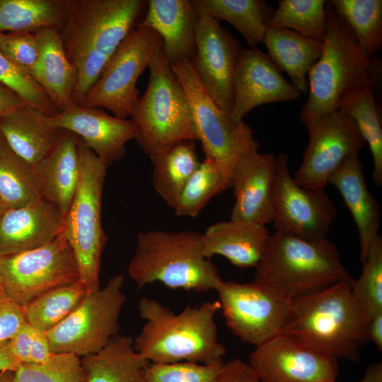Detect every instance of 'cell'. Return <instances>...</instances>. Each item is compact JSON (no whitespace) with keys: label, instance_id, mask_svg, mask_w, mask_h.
Masks as SVG:
<instances>
[{"label":"cell","instance_id":"cell-1","mask_svg":"<svg viewBox=\"0 0 382 382\" xmlns=\"http://www.w3.org/2000/svg\"><path fill=\"white\" fill-rule=\"evenodd\" d=\"M146 3L72 0L69 18L59 33L66 55L77 72L74 103L81 104L119 45L139 23Z\"/></svg>","mask_w":382,"mask_h":382},{"label":"cell","instance_id":"cell-2","mask_svg":"<svg viewBox=\"0 0 382 382\" xmlns=\"http://www.w3.org/2000/svg\"><path fill=\"white\" fill-rule=\"evenodd\" d=\"M144 324L134 339L135 350L150 363L192 362L221 366L226 349L218 339V301L186 306L178 313L157 300L143 297L138 305Z\"/></svg>","mask_w":382,"mask_h":382},{"label":"cell","instance_id":"cell-3","mask_svg":"<svg viewBox=\"0 0 382 382\" xmlns=\"http://www.w3.org/2000/svg\"><path fill=\"white\" fill-rule=\"evenodd\" d=\"M352 279L292 299L283 334L325 355L357 362L360 349L369 340L352 291Z\"/></svg>","mask_w":382,"mask_h":382},{"label":"cell","instance_id":"cell-4","mask_svg":"<svg viewBox=\"0 0 382 382\" xmlns=\"http://www.w3.org/2000/svg\"><path fill=\"white\" fill-rule=\"evenodd\" d=\"M127 272L139 289L159 282L171 289L202 293L216 290L222 281L204 254L202 233L187 230L138 233Z\"/></svg>","mask_w":382,"mask_h":382},{"label":"cell","instance_id":"cell-5","mask_svg":"<svg viewBox=\"0 0 382 382\" xmlns=\"http://www.w3.org/2000/svg\"><path fill=\"white\" fill-rule=\"evenodd\" d=\"M326 31L320 58L308 75V97L301 113L323 116L338 110L343 96L356 87L381 81V60L359 46L342 17L327 1Z\"/></svg>","mask_w":382,"mask_h":382},{"label":"cell","instance_id":"cell-6","mask_svg":"<svg viewBox=\"0 0 382 382\" xmlns=\"http://www.w3.org/2000/svg\"><path fill=\"white\" fill-rule=\"evenodd\" d=\"M255 268L254 281L291 299L352 279L336 246L326 238L307 240L278 231L270 236Z\"/></svg>","mask_w":382,"mask_h":382},{"label":"cell","instance_id":"cell-7","mask_svg":"<svg viewBox=\"0 0 382 382\" xmlns=\"http://www.w3.org/2000/svg\"><path fill=\"white\" fill-rule=\"evenodd\" d=\"M147 88L130 115L137 129V141L149 157L183 141L197 140L183 86L162 47L149 66Z\"/></svg>","mask_w":382,"mask_h":382},{"label":"cell","instance_id":"cell-8","mask_svg":"<svg viewBox=\"0 0 382 382\" xmlns=\"http://www.w3.org/2000/svg\"><path fill=\"white\" fill-rule=\"evenodd\" d=\"M79 180L64 216L63 233L76 260L79 282L88 293L100 288L103 250L108 241L101 222V204L107 165L82 141L77 144Z\"/></svg>","mask_w":382,"mask_h":382},{"label":"cell","instance_id":"cell-9","mask_svg":"<svg viewBox=\"0 0 382 382\" xmlns=\"http://www.w3.org/2000/svg\"><path fill=\"white\" fill-rule=\"evenodd\" d=\"M172 69L186 95L197 140L206 158L233 175L238 161L245 154L258 151L260 144L251 127L242 121L235 123L205 91L189 60Z\"/></svg>","mask_w":382,"mask_h":382},{"label":"cell","instance_id":"cell-10","mask_svg":"<svg viewBox=\"0 0 382 382\" xmlns=\"http://www.w3.org/2000/svg\"><path fill=\"white\" fill-rule=\"evenodd\" d=\"M125 279L111 277L98 290L88 293L59 325L47 332L52 354L71 353L80 358L103 348L119 334V318L126 297Z\"/></svg>","mask_w":382,"mask_h":382},{"label":"cell","instance_id":"cell-11","mask_svg":"<svg viewBox=\"0 0 382 382\" xmlns=\"http://www.w3.org/2000/svg\"><path fill=\"white\" fill-rule=\"evenodd\" d=\"M161 47L162 40L156 31L137 25L119 45L80 105L105 108L121 119L130 117L139 98L137 80Z\"/></svg>","mask_w":382,"mask_h":382},{"label":"cell","instance_id":"cell-12","mask_svg":"<svg viewBox=\"0 0 382 382\" xmlns=\"http://www.w3.org/2000/svg\"><path fill=\"white\" fill-rule=\"evenodd\" d=\"M216 291L227 327L243 342L256 347L284 333L292 299L254 280H222Z\"/></svg>","mask_w":382,"mask_h":382},{"label":"cell","instance_id":"cell-13","mask_svg":"<svg viewBox=\"0 0 382 382\" xmlns=\"http://www.w3.org/2000/svg\"><path fill=\"white\" fill-rule=\"evenodd\" d=\"M3 291L21 306L79 280L78 264L63 232L39 248L0 257Z\"/></svg>","mask_w":382,"mask_h":382},{"label":"cell","instance_id":"cell-14","mask_svg":"<svg viewBox=\"0 0 382 382\" xmlns=\"http://www.w3.org/2000/svg\"><path fill=\"white\" fill-rule=\"evenodd\" d=\"M300 120L309 140L293 178L301 187L325 188L330 175L366 142L352 118L340 110L323 116L300 113Z\"/></svg>","mask_w":382,"mask_h":382},{"label":"cell","instance_id":"cell-15","mask_svg":"<svg viewBox=\"0 0 382 382\" xmlns=\"http://www.w3.org/2000/svg\"><path fill=\"white\" fill-rule=\"evenodd\" d=\"M337 214L335 203L323 187L299 185L289 168V156H276L274 185L275 231L303 239L326 238Z\"/></svg>","mask_w":382,"mask_h":382},{"label":"cell","instance_id":"cell-16","mask_svg":"<svg viewBox=\"0 0 382 382\" xmlns=\"http://www.w3.org/2000/svg\"><path fill=\"white\" fill-rule=\"evenodd\" d=\"M197 10L195 52L190 62L205 91L230 115L234 74L242 48L238 40L218 21Z\"/></svg>","mask_w":382,"mask_h":382},{"label":"cell","instance_id":"cell-17","mask_svg":"<svg viewBox=\"0 0 382 382\" xmlns=\"http://www.w3.org/2000/svg\"><path fill=\"white\" fill-rule=\"evenodd\" d=\"M248 364L260 382H332L337 359L282 334L256 346Z\"/></svg>","mask_w":382,"mask_h":382},{"label":"cell","instance_id":"cell-18","mask_svg":"<svg viewBox=\"0 0 382 382\" xmlns=\"http://www.w3.org/2000/svg\"><path fill=\"white\" fill-rule=\"evenodd\" d=\"M301 93L281 74L268 54L257 47L242 48L233 78V103L230 114L241 122L254 108L265 103L297 99Z\"/></svg>","mask_w":382,"mask_h":382},{"label":"cell","instance_id":"cell-19","mask_svg":"<svg viewBox=\"0 0 382 382\" xmlns=\"http://www.w3.org/2000/svg\"><path fill=\"white\" fill-rule=\"evenodd\" d=\"M51 120L56 127L81 137L107 166L120 161L126 152L127 143L137 137V126L132 120L74 103L51 116Z\"/></svg>","mask_w":382,"mask_h":382},{"label":"cell","instance_id":"cell-20","mask_svg":"<svg viewBox=\"0 0 382 382\" xmlns=\"http://www.w3.org/2000/svg\"><path fill=\"white\" fill-rule=\"evenodd\" d=\"M276 155L258 151L243 155L234 166L235 202L231 218L266 226L272 222Z\"/></svg>","mask_w":382,"mask_h":382},{"label":"cell","instance_id":"cell-21","mask_svg":"<svg viewBox=\"0 0 382 382\" xmlns=\"http://www.w3.org/2000/svg\"><path fill=\"white\" fill-rule=\"evenodd\" d=\"M64 215L43 197L8 209L0 219V257L33 250L59 236Z\"/></svg>","mask_w":382,"mask_h":382},{"label":"cell","instance_id":"cell-22","mask_svg":"<svg viewBox=\"0 0 382 382\" xmlns=\"http://www.w3.org/2000/svg\"><path fill=\"white\" fill-rule=\"evenodd\" d=\"M197 15L192 0H149L146 14L137 25L159 35L164 54L172 66L192 59Z\"/></svg>","mask_w":382,"mask_h":382},{"label":"cell","instance_id":"cell-23","mask_svg":"<svg viewBox=\"0 0 382 382\" xmlns=\"http://www.w3.org/2000/svg\"><path fill=\"white\" fill-rule=\"evenodd\" d=\"M328 184L338 190L353 217L359 236V260L363 263L370 245L379 236L381 213L369 190L358 155L344 161L330 175Z\"/></svg>","mask_w":382,"mask_h":382},{"label":"cell","instance_id":"cell-24","mask_svg":"<svg viewBox=\"0 0 382 382\" xmlns=\"http://www.w3.org/2000/svg\"><path fill=\"white\" fill-rule=\"evenodd\" d=\"M65 131L52 122L51 116L29 105L0 116V134L9 147L32 166L52 149Z\"/></svg>","mask_w":382,"mask_h":382},{"label":"cell","instance_id":"cell-25","mask_svg":"<svg viewBox=\"0 0 382 382\" xmlns=\"http://www.w3.org/2000/svg\"><path fill=\"white\" fill-rule=\"evenodd\" d=\"M270 236L266 226L230 219L209 226L202 233L203 252L209 259L218 255L240 268L255 267Z\"/></svg>","mask_w":382,"mask_h":382},{"label":"cell","instance_id":"cell-26","mask_svg":"<svg viewBox=\"0 0 382 382\" xmlns=\"http://www.w3.org/2000/svg\"><path fill=\"white\" fill-rule=\"evenodd\" d=\"M78 141L74 134L65 131L52 149L33 166L41 196L64 216L79 180Z\"/></svg>","mask_w":382,"mask_h":382},{"label":"cell","instance_id":"cell-27","mask_svg":"<svg viewBox=\"0 0 382 382\" xmlns=\"http://www.w3.org/2000/svg\"><path fill=\"white\" fill-rule=\"evenodd\" d=\"M35 33L40 50L31 76L60 112L73 103L77 72L66 55L58 31L44 29Z\"/></svg>","mask_w":382,"mask_h":382},{"label":"cell","instance_id":"cell-28","mask_svg":"<svg viewBox=\"0 0 382 382\" xmlns=\"http://www.w3.org/2000/svg\"><path fill=\"white\" fill-rule=\"evenodd\" d=\"M262 42L279 70L289 76L291 83L301 93H308L307 77L321 55L323 42L290 29L267 28Z\"/></svg>","mask_w":382,"mask_h":382},{"label":"cell","instance_id":"cell-29","mask_svg":"<svg viewBox=\"0 0 382 382\" xmlns=\"http://www.w3.org/2000/svg\"><path fill=\"white\" fill-rule=\"evenodd\" d=\"M133 340L118 334L100 351L81 357L87 382H146L150 362L135 350Z\"/></svg>","mask_w":382,"mask_h":382},{"label":"cell","instance_id":"cell-30","mask_svg":"<svg viewBox=\"0 0 382 382\" xmlns=\"http://www.w3.org/2000/svg\"><path fill=\"white\" fill-rule=\"evenodd\" d=\"M71 4L72 0H0V33L59 32Z\"/></svg>","mask_w":382,"mask_h":382},{"label":"cell","instance_id":"cell-31","mask_svg":"<svg viewBox=\"0 0 382 382\" xmlns=\"http://www.w3.org/2000/svg\"><path fill=\"white\" fill-rule=\"evenodd\" d=\"M370 82L363 83L347 93L341 98L338 110L352 118L368 144L373 158L372 180L382 185V126L376 101L374 89Z\"/></svg>","mask_w":382,"mask_h":382},{"label":"cell","instance_id":"cell-32","mask_svg":"<svg viewBox=\"0 0 382 382\" xmlns=\"http://www.w3.org/2000/svg\"><path fill=\"white\" fill-rule=\"evenodd\" d=\"M152 183L156 192L174 208L184 187L198 168L199 159L194 141H183L151 156Z\"/></svg>","mask_w":382,"mask_h":382},{"label":"cell","instance_id":"cell-33","mask_svg":"<svg viewBox=\"0 0 382 382\" xmlns=\"http://www.w3.org/2000/svg\"><path fill=\"white\" fill-rule=\"evenodd\" d=\"M195 6L219 22L224 20L242 35L250 48L263 42L274 9L263 0H192Z\"/></svg>","mask_w":382,"mask_h":382},{"label":"cell","instance_id":"cell-34","mask_svg":"<svg viewBox=\"0 0 382 382\" xmlns=\"http://www.w3.org/2000/svg\"><path fill=\"white\" fill-rule=\"evenodd\" d=\"M41 197L33 166L0 134V199L7 209H13Z\"/></svg>","mask_w":382,"mask_h":382},{"label":"cell","instance_id":"cell-35","mask_svg":"<svg viewBox=\"0 0 382 382\" xmlns=\"http://www.w3.org/2000/svg\"><path fill=\"white\" fill-rule=\"evenodd\" d=\"M232 187V174L214 161L206 158L188 180L173 208L179 216L195 217L209 200Z\"/></svg>","mask_w":382,"mask_h":382},{"label":"cell","instance_id":"cell-36","mask_svg":"<svg viewBox=\"0 0 382 382\" xmlns=\"http://www.w3.org/2000/svg\"><path fill=\"white\" fill-rule=\"evenodd\" d=\"M87 294L79 280L52 289L24 306L26 322L35 330L47 332L63 321Z\"/></svg>","mask_w":382,"mask_h":382},{"label":"cell","instance_id":"cell-37","mask_svg":"<svg viewBox=\"0 0 382 382\" xmlns=\"http://www.w3.org/2000/svg\"><path fill=\"white\" fill-rule=\"evenodd\" d=\"M328 3L342 17L366 54L374 56L381 50V0H331Z\"/></svg>","mask_w":382,"mask_h":382},{"label":"cell","instance_id":"cell-38","mask_svg":"<svg viewBox=\"0 0 382 382\" xmlns=\"http://www.w3.org/2000/svg\"><path fill=\"white\" fill-rule=\"evenodd\" d=\"M324 0H279L267 23V28L292 30L308 38L322 41L326 31Z\"/></svg>","mask_w":382,"mask_h":382},{"label":"cell","instance_id":"cell-39","mask_svg":"<svg viewBox=\"0 0 382 382\" xmlns=\"http://www.w3.org/2000/svg\"><path fill=\"white\" fill-rule=\"evenodd\" d=\"M360 276L352 279V291L361 311L366 325L382 313V238L379 235L370 245L362 263Z\"/></svg>","mask_w":382,"mask_h":382},{"label":"cell","instance_id":"cell-40","mask_svg":"<svg viewBox=\"0 0 382 382\" xmlns=\"http://www.w3.org/2000/svg\"><path fill=\"white\" fill-rule=\"evenodd\" d=\"M13 382H87L81 358L71 353L53 354L44 363H21Z\"/></svg>","mask_w":382,"mask_h":382},{"label":"cell","instance_id":"cell-41","mask_svg":"<svg viewBox=\"0 0 382 382\" xmlns=\"http://www.w3.org/2000/svg\"><path fill=\"white\" fill-rule=\"evenodd\" d=\"M0 83L16 92L29 105L42 110L48 115L54 116L59 112L33 76L8 59L1 50Z\"/></svg>","mask_w":382,"mask_h":382},{"label":"cell","instance_id":"cell-42","mask_svg":"<svg viewBox=\"0 0 382 382\" xmlns=\"http://www.w3.org/2000/svg\"><path fill=\"white\" fill-rule=\"evenodd\" d=\"M192 362L150 363L146 382H212L219 367Z\"/></svg>","mask_w":382,"mask_h":382},{"label":"cell","instance_id":"cell-43","mask_svg":"<svg viewBox=\"0 0 382 382\" xmlns=\"http://www.w3.org/2000/svg\"><path fill=\"white\" fill-rule=\"evenodd\" d=\"M0 50L17 66L31 75L40 47L36 33H0Z\"/></svg>","mask_w":382,"mask_h":382},{"label":"cell","instance_id":"cell-44","mask_svg":"<svg viewBox=\"0 0 382 382\" xmlns=\"http://www.w3.org/2000/svg\"><path fill=\"white\" fill-rule=\"evenodd\" d=\"M26 323L24 307L0 289V346L7 343Z\"/></svg>","mask_w":382,"mask_h":382},{"label":"cell","instance_id":"cell-45","mask_svg":"<svg viewBox=\"0 0 382 382\" xmlns=\"http://www.w3.org/2000/svg\"><path fill=\"white\" fill-rule=\"evenodd\" d=\"M212 382H260L249 364L240 359L224 362Z\"/></svg>","mask_w":382,"mask_h":382},{"label":"cell","instance_id":"cell-46","mask_svg":"<svg viewBox=\"0 0 382 382\" xmlns=\"http://www.w3.org/2000/svg\"><path fill=\"white\" fill-rule=\"evenodd\" d=\"M35 329L25 323L8 342L12 354L21 363H30V349Z\"/></svg>","mask_w":382,"mask_h":382},{"label":"cell","instance_id":"cell-47","mask_svg":"<svg viewBox=\"0 0 382 382\" xmlns=\"http://www.w3.org/2000/svg\"><path fill=\"white\" fill-rule=\"evenodd\" d=\"M52 354L46 332L35 329L30 349V363H44Z\"/></svg>","mask_w":382,"mask_h":382},{"label":"cell","instance_id":"cell-48","mask_svg":"<svg viewBox=\"0 0 382 382\" xmlns=\"http://www.w3.org/2000/svg\"><path fill=\"white\" fill-rule=\"evenodd\" d=\"M28 105L19 95L0 83V116Z\"/></svg>","mask_w":382,"mask_h":382},{"label":"cell","instance_id":"cell-49","mask_svg":"<svg viewBox=\"0 0 382 382\" xmlns=\"http://www.w3.org/2000/svg\"><path fill=\"white\" fill-rule=\"evenodd\" d=\"M368 340L373 342L377 348L382 350V313L368 321L366 325Z\"/></svg>","mask_w":382,"mask_h":382},{"label":"cell","instance_id":"cell-50","mask_svg":"<svg viewBox=\"0 0 382 382\" xmlns=\"http://www.w3.org/2000/svg\"><path fill=\"white\" fill-rule=\"evenodd\" d=\"M21 361L12 354L8 342L0 346V371H15Z\"/></svg>","mask_w":382,"mask_h":382},{"label":"cell","instance_id":"cell-51","mask_svg":"<svg viewBox=\"0 0 382 382\" xmlns=\"http://www.w3.org/2000/svg\"><path fill=\"white\" fill-rule=\"evenodd\" d=\"M359 382H382V363L376 362L369 366Z\"/></svg>","mask_w":382,"mask_h":382},{"label":"cell","instance_id":"cell-52","mask_svg":"<svg viewBox=\"0 0 382 382\" xmlns=\"http://www.w3.org/2000/svg\"><path fill=\"white\" fill-rule=\"evenodd\" d=\"M0 382H13V371H0Z\"/></svg>","mask_w":382,"mask_h":382},{"label":"cell","instance_id":"cell-53","mask_svg":"<svg viewBox=\"0 0 382 382\" xmlns=\"http://www.w3.org/2000/svg\"><path fill=\"white\" fill-rule=\"evenodd\" d=\"M7 209H8L6 208V207L4 204V203L0 199V219H1V216H2V215L4 214V212Z\"/></svg>","mask_w":382,"mask_h":382},{"label":"cell","instance_id":"cell-54","mask_svg":"<svg viewBox=\"0 0 382 382\" xmlns=\"http://www.w3.org/2000/svg\"><path fill=\"white\" fill-rule=\"evenodd\" d=\"M2 289L1 288V279H0V289Z\"/></svg>","mask_w":382,"mask_h":382},{"label":"cell","instance_id":"cell-55","mask_svg":"<svg viewBox=\"0 0 382 382\" xmlns=\"http://www.w3.org/2000/svg\"><path fill=\"white\" fill-rule=\"evenodd\" d=\"M332 382H335V381H332Z\"/></svg>","mask_w":382,"mask_h":382}]
</instances>
